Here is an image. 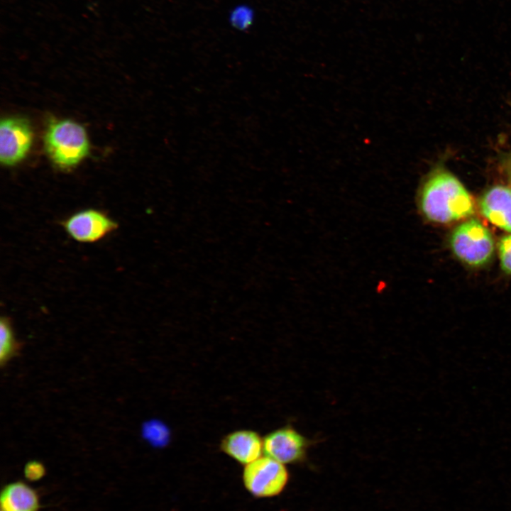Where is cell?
Segmentation results:
<instances>
[{
    "label": "cell",
    "mask_w": 511,
    "mask_h": 511,
    "mask_svg": "<svg viewBox=\"0 0 511 511\" xmlns=\"http://www.w3.org/2000/svg\"><path fill=\"white\" fill-rule=\"evenodd\" d=\"M417 205L423 218L436 224L468 219L475 212L474 201L462 183L446 169H432L422 181Z\"/></svg>",
    "instance_id": "6da1fadb"
},
{
    "label": "cell",
    "mask_w": 511,
    "mask_h": 511,
    "mask_svg": "<svg viewBox=\"0 0 511 511\" xmlns=\"http://www.w3.org/2000/svg\"><path fill=\"white\" fill-rule=\"evenodd\" d=\"M44 148L51 161L60 169L78 165L89 153L84 128L70 119H50L44 135Z\"/></svg>",
    "instance_id": "7a4b0ae2"
},
{
    "label": "cell",
    "mask_w": 511,
    "mask_h": 511,
    "mask_svg": "<svg viewBox=\"0 0 511 511\" xmlns=\"http://www.w3.org/2000/svg\"><path fill=\"white\" fill-rule=\"evenodd\" d=\"M449 246L461 262L473 268L488 264L495 252V241L491 232L474 218L463 221L452 231Z\"/></svg>",
    "instance_id": "3957f363"
},
{
    "label": "cell",
    "mask_w": 511,
    "mask_h": 511,
    "mask_svg": "<svg viewBox=\"0 0 511 511\" xmlns=\"http://www.w3.org/2000/svg\"><path fill=\"white\" fill-rule=\"evenodd\" d=\"M289 479L285 464L266 455L245 466L243 481L246 490L257 498H270L282 492Z\"/></svg>",
    "instance_id": "277c9868"
},
{
    "label": "cell",
    "mask_w": 511,
    "mask_h": 511,
    "mask_svg": "<svg viewBox=\"0 0 511 511\" xmlns=\"http://www.w3.org/2000/svg\"><path fill=\"white\" fill-rule=\"evenodd\" d=\"M313 441L302 435L291 425L278 428L263 437V452L283 463H297L306 459Z\"/></svg>",
    "instance_id": "5b68a950"
},
{
    "label": "cell",
    "mask_w": 511,
    "mask_h": 511,
    "mask_svg": "<svg viewBox=\"0 0 511 511\" xmlns=\"http://www.w3.org/2000/svg\"><path fill=\"white\" fill-rule=\"evenodd\" d=\"M65 232L79 243L97 242L117 228V224L106 213L86 209L70 215L62 221Z\"/></svg>",
    "instance_id": "8992f818"
},
{
    "label": "cell",
    "mask_w": 511,
    "mask_h": 511,
    "mask_svg": "<svg viewBox=\"0 0 511 511\" xmlns=\"http://www.w3.org/2000/svg\"><path fill=\"white\" fill-rule=\"evenodd\" d=\"M33 141L28 121L21 117L3 119L0 123V160L13 166L25 158Z\"/></svg>",
    "instance_id": "52a82bcc"
},
{
    "label": "cell",
    "mask_w": 511,
    "mask_h": 511,
    "mask_svg": "<svg viewBox=\"0 0 511 511\" xmlns=\"http://www.w3.org/2000/svg\"><path fill=\"white\" fill-rule=\"evenodd\" d=\"M220 449L234 461L246 466L262 456L263 437L251 429L233 431L222 438Z\"/></svg>",
    "instance_id": "ba28073f"
},
{
    "label": "cell",
    "mask_w": 511,
    "mask_h": 511,
    "mask_svg": "<svg viewBox=\"0 0 511 511\" xmlns=\"http://www.w3.org/2000/svg\"><path fill=\"white\" fill-rule=\"evenodd\" d=\"M479 208L490 223L511 233V188L503 185L489 188L480 197Z\"/></svg>",
    "instance_id": "9c48e42d"
},
{
    "label": "cell",
    "mask_w": 511,
    "mask_h": 511,
    "mask_svg": "<svg viewBox=\"0 0 511 511\" xmlns=\"http://www.w3.org/2000/svg\"><path fill=\"white\" fill-rule=\"evenodd\" d=\"M1 511H38L39 499L27 484L17 481L6 485L1 493Z\"/></svg>",
    "instance_id": "30bf717a"
},
{
    "label": "cell",
    "mask_w": 511,
    "mask_h": 511,
    "mask_svg": "<svg viewBox=\"0 0 511 511\" xmlns=\"http://www.w3.org/2000/svg\"><path fill=\"white\" fill-rule=\"evenodd\" d=\"M0 363L5 366L12 358L17 356L22 344L15 336L9 318L2 317L0 322Z\"/></svg>",
    "instance_id": "8fae6325"
},
{
    "label": "cell",
    "mask_w": 511,
    "mask_h": 511,
    "mask_svg": "<svg viewBox=\"0 0 511 511\" xmlns=\"http://www.w3.org/2000/svg\"><path fill=\"white\" fill-rule=\"evenodd\" d=\"M166 427L159 421L150 420L142 427V436L153 446L164 445L168 437Z\"/></svg>",
    "instance_id": "7c38bea8"
},
{
    "label": "cell",
    "mask_w": 511,
    "mask_h": 511,
    "mask_svg": "<svg viewBox=\"0 0 511 511\" xmlns=\"http://www.w3.org/2000/svg\"><path fill=\"white\" fill-rule=\"evenodd\" d=\"M498 256L502 270L511 275V234L502 236L498 245Z\"/></svg>",
    "instance_id": "4fadbf2b"
},
{
    "label": "cell",
    "mask_w": 511,
    "mask_h": 511,
    "mask_svg": "<svg viewBox=\"0 0 511 511\" xmlns=\"http://www.w3.org/2000/svg\"><path fill=\"white\" fill-rule=\"evenodd\" d=\"M26 478L31 481L38 480L45 474V468L38 461L28 462L24 468Z\"/></svg>",
    "instance_id": "5bb4252c"
},
{
    "label": "cell",
    "mask_w": 511,
    "mask_h": 511,
    "mask_svg": "<svg viewBox=\"0 0 511 511\" xmlns=\"http://www.w3.org/2000/svg\"><path fill=\"white\" fill-rule=\"evenodd\" d=\"M510 170V174H509V177H510V181H511V167L510 168V170Z\"/></svg>",
    "instance_id": "9a60e30c"
}]
</instances>
